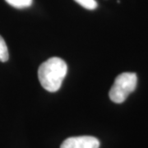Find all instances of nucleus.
Returning <instances> with one entry per match:
<instances>
[{
	"mask_svg": "<svg viewBox=\"0 0 148 148\" xmlns=\"http://www.w3.org/2000/svg\"><path fill=\"white\" fill-rule=\"evenodd\" d=\"M68 72L65 61L58 57L49 58L38 69V77L43 87L49 92H55L61 87Z\"/></svg>",
	"mask_w": 148,
	"mask_h": 148,
	"instance_id": "obj_1",
	"label": "nucleus"
},
{
	"mask_svg": "<svg viewBox=\"0 0 148 148\" xmlns=\"http://www.w3.org/2000/svg\"><path fill=\"white\" fill-rule=\"evenodd\" d=\"M138 77L136 73H123L117 77L110 90V98L113 102L120 104L136 89Z\"/></svg>",
	"mask_w": 148,
	"mask_h": 148,
	"instance_id": "obj_2",
	"label": "nucleus"
},
{
	"mask_svg": "<svg viewBox=\"0 0 148 148\" xmlns=\"http://www.w3.org/2000/svg\"><path fill=\"white\" fill-rule=\"evenodd\" d=\"M100 142L95 137L81 136L66 139L60 148H99Z\"/></svg>",
	"mask_w": 148,
	"mask_h": 148,
	"instance_id": "obj_3",
	"label": "nucleus"
},
{
	"mask_svg": "<svg viewBox=\"0 0 148 148\" xmlns=\"http://www.w3.org/2000/svg\"><path fill=\"white\" fill-rule=\"evenodd\" d=\"M8 58H9V53H8V46L3 38L0 36V61L6 62L8 60Z\"/></svg>",
	"mask_w": 148,
	"mask_h": 148,
	"instance_id": "obj_4",
	"label": "nucleus"
},
{
	"mask_svg": "<svg viewBox=\"0 0 148 148\" xmlns=\"http://www.w3.org/2000/svg\"><path fill=\"white\" fill-rule=\"evenodd\" d=\"M5 1L8 4L16 8H24L32 5L33 0H5Z\"/></svg>",
	"mask_w": 148,
	"mask_h": 148,
	"instance_id": "obj_5",
	"label": "nucleus"
},
{
	"mask_svg": "<svg viewBox=\"0 0 148 148\" xmlns=\"http://www.w3.org/2000/svg\"><path fill=\"white\" fill-rule=\"evenodd\" d=\"M76 3L85 8L86 9L94 10L97 8V3L95 0H74Z\"/></svg>",
	"mask_w": 148,
	"mask_h": 148,
	"instance_id": "obj_6",
	"label": "nucleus"
}]
</instances>
